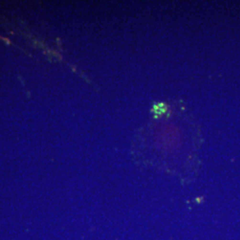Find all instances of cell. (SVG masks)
Segmentation results:
<instances>
[{"instance_id": "1", "label": "cell", "mask_w": 240, "mask_h": 240, "mask_svg": "<svg viewBox=\"0 0 240 240\" xmlns=\"http://www.w3.org/2000/svg\"><path fill=\"white\" fill-rule=\"evenodd\" d=\"M166 109H167V107H166V105H165V103L160 102V103L155 104V105L153 106L151 111H152L153 113H155L156 117H159L160 115L164 114V113L166 111Z\"/></svg>"}, {"instance_id": "2", "label": "cell", "mask_w": 240, "mask_h": 240, "mask_svg": "<svg viewBox=\"0 0 240 240\" xmlns=\"http://www.w3.org/2000/svg\"><path fill=\"white\" fill-rule=\"evenodd\" d=\"M0 40L3 41L4 43H5V44H6L7 45H12V42H11V41H10L8 38H4V37H2V36H0Z\"/></svg>"}]
</instances>
